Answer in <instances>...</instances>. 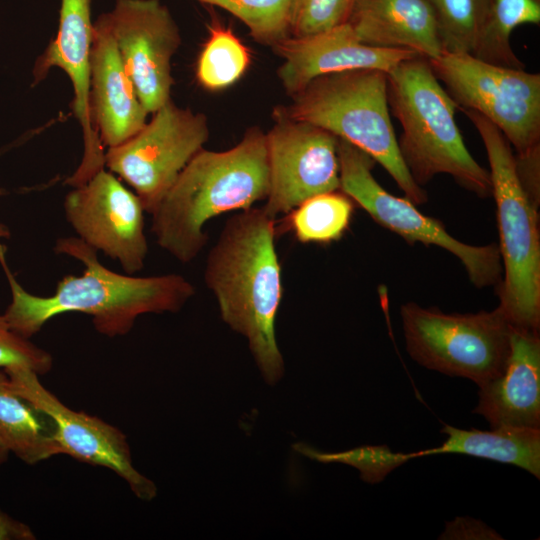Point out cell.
Returning <instances> with one entry per match:
<instances>
[{
  "label": "cell",
  "instance_id": "cell-1",
  "mask_svg": "<svg viewBox=\"0 0 540 540\" xmlns=\"http://www.w3.org/2000/svg\"><path fill=\"white\" fill-rule=\"evenodd\" d=\"M54 251L81 262L83 273L62 277L52 295L38 296L17 281L5 248L0 249V264L11 290L4 316L12 330L25 338L30 339L56 316L72 312L90 316L104 336H125L141 315L178 312L195 294L193 284L180 274L136 277L112 271L77 236L58 238Z\"/></svg>",
  "mask_w": 540,
  "mask_h": 540
},
{
  "label": "cell",
  "instance_id": "cell-2",
  "mask_svg": "<svg viewBox=\"0 0 540 540\" xmlns=\"http://www.w3.org/2000/svg\"><path fill=\"white\" fill-rule=\"evenodd\" d=\"M275 222L263 208L232 215L209 251L204 269L205 284L217 300L222 320L247 339L269 385L279 382L285 371L275 331L282 299Z\"/></svg>",
  "mask_w": 540,
  "mask_h": 540
},
{
  "label": "cell",
  "instance_id": "cell-3",
  "mask_svg": "<svg viewBox=\"0 0 540 540\" xmlns=\"http://www.w3.org/2000/svg\"><path fill=\"white\" fill-rule=\"evenodd\" d=\"M269 168L266 133L248 128L230 149H201L151 214L158 245L180 263L193 261L208 241L206 223L266 199Z\"/></svg>",
  "mask_w": 540,
  "mask_h": 540
},
{
  "label": "cell",
  "instance_id": "cell-4",
  "mask_svg": "<svg viewBox=\"0 0 540 540\" xmlns=\"http://www.w3.org/2000/svg\"><path fill=\"white\" fill-rule=\"evenodd\" d=\"M388 104L402 125L397 140L413 180L423 186L448 174L463 188L492 195L489 171L473 158L455 121L456 103L440 85L427 58L417 56L387 73Z\"/></svg>",
  "mask_w": 540,
  "mask_h": 540
},
{
  "label": "cell",
  "instance_id": "cell-5",
  "mask_svg": "<svg viewBox=\"0 0 540 540\" xmlns=\"http://www.w3.org/2000/svg\"><path fill=\"white\" fill-rule=\"evenodd\" d=\"M274 110L321 127L378 162L416 205L427 202L425 190L411 177L399 152L390 118L387 73L356 69L319 76Z\"/></svg>",
  "mask_w": 540,
  "mask_h": 540
},
{
  "label": "cell",
  "instance_id": "cell-6",
  "mask_svg": "<svg viewBox=\"0 0 540 540\" xmlns=\"http://www.w3.org/2000/svg\"><path fill=\"white\" fill-rule=\"evenodd\" d=\"M462 111L477 129L489 161L502 263V278L496 286L498 307L512 326L539 331V203L523 186L512 146L503 133L479 113Z\"/></svg>",
  "mask_w": 540,
  "mask_h": 540
},
{
  "label": "cell",
  "instance_id": "cell-7",
  "mask_svg": "<svg viewBox=\"0 0 540 540\" xmlns=\"http://www.w3.org/2000/svg\"><path fill=\"white\" fill-rule=\"evenodd\" d=\"M406 349L421 366L479 387L498 377L511 350L512 325L502 310L444 313L406 302L400 308Z\"/></svg>",
  "mask_w": 540,
  "mask_h": 540
},
{
  "label": "cell",
  "instance_id": "cell-8",
  "mask_svg": "<svg viewBox=\"0 0 540 540\" xmlns=\"http://www.w3.org/2000/svg\"><path fill=\"white\" fill-rule=\"evenodd\" d=\"M458 108L492 122L516 151L540 157V75L482 61L468 52H443L428 60Z\"/></svg>",
  "mask_w": 540,
  "mask_h": 540
},
{
  "label": "cell",
  "instance_id": "cell-9",
  "mask_svg": "<svg viewBox=\"0 0 540 540\" xmlns=\"http://www.w3.org/2000/svg\"><path fill=\"white\" fill-rule=\"evenodd\" d=\"M340 190L379 225L407 243L435 245L457 257L477 288L497 286L502 278L498 245L474 246L451 236L443 223L420 212L409 199L387 192L373 177L375 161L364 151L338 138Z\"/></svg>",
  "mask_w": 540,
  "mask_h": 540
},
{
  "label": "cell",
  "instance_id": "cell-10",
  "mask_svg": "<svg viewBox=\"0 0 540 540\" xmlns=\"http://www.w3.org/2000/svg\"><path fill=\"white\" fill-rule=\"evenodd\" d=\"M122 144L105 152V167L125 181L152 214L209 138L207 116L171 99Z\"/></svg>",
  "mask_w": 540,
  "mask_h": 540
},
{
  "label": "cell",
  "instance_id": "cell-11",
  "mask_svg": "<svg viewBox=\"0 0 540 540\" xmlns=\"http://www.w3.org/2000/svg\"><path fill=\"white\" fill-rule=\"evenodd\" d=\"M266 133L269 190L263 210L288 214L315 195L340 190L338 137L273 111Z\"/></svg>",
  "mask_w": 540,
  "mask_h": 540
},
{
  "label": "cell",
  "instance_id": "cell-12",
  "mask_svg": "<svg viewBox=\"0 0 540 540\" xmlns=\"http://www.w3.org/2000/svg\"><path fill=\"white\" fill-rule=\"evenodd\" d=\"M4 371L14 391L52 421L60 455L111 470L140 500L151 501L157 496L155 483L135 468L126 435L120 429L65 405L41 383L36 372L24 367Z\"/></svg>",
  "mask_w": 540,
  "mask_h": 540
},
{
  "label": "cell",
  "instance_id": "cell-13",
  "mask_svg": "<svg viewBox=\"0 0 540 540\" xmlns=\"http://www.w3.org/2000/svg\"><path fill=\"white\" fill-rule=\"evenodd\" d=\"M65 217L84 243L117 261L126 274L143 269L148 254L143 205L105 167L64 199Z\"/></svg>",
  "mask_w": 540,
  "mask_h": 540
},
{
  "label": "cell",
  "instance_id": "cell-14",
  "mask_svg": "<svg viewBox=\"0 0 540 540\" xmlns=\"http://www.w3.org/2000/svg\"><path fill=\"white\" fill-rule=\"evenodd\" d=\"M104 15L141 103L155 112L171 99V60L182 41L178 25L160 0H115Z\"/></svg>",
  "mask_w": 540,
  "mask_h": 540
},
{
  "label": "cell",
  "instance_id": "cell-15",
  "mask_svg": "<svg viewBox=\"0 0 540 540\" xmlns=\"http://www.w3.org/2000/svg\"><path fill=\"white\" fill-rule=\"evenodd\" d=\"M92 37L91 0H61L56 36L33 68V84L41 82L51 69L59 68L73 87L72 109L82 129L84 152L78 168L66 181L72 187L83 184L105 167L104 146L89 106Z\"/></svg>",
  "mask_w": 540,
  "mask_h": 540
},
{
  "label": "cell",
  "instance_id": "cell-16",
  "mask_svg": "<svg viewBox=\"0 0 540 540\" xmlns=\"http://www.w3.org/2000/svg\"><path fill=\"white\" fill-rule=\"evenodd\" d=\"M272 50L283 59L277 75L290 96L328 73L356 69L388 73L399 63L420 56L407 49L367 46L357 39L348 23L313 35L289 36Z\"/></svg>",
  "mask_w": 540,
  "mask_h": 540
},
{
  "label": "cell",
  "instance_id": "cell-17",
  "mask_svg": "<svg viewBox=\"0 0 540 540\" xmlns=\"http://www.w3.org/2000/svg\"><path fill=\"white\" fill-rule=\"evenodd\" d=\"M89 106L103 146H118L140 131L149 112L141 103L102 13L93 22Z\"/></svg>",
  "mask_w": 540,
  "mask_h": 540
},
{
  "label": "cell",
  "instance_id": "cell-18",
  "mask_svg": "<svg viewBox=\"0 0 540 540\" xmlns=\"http://www.w3.org/2000/svg\"><path fill=\"white\" fill-rule=\"evenodd\" d=\"M473 413L491 428H540L539 331L512 326L511 350L502 373L479 387Z\"/></svg>",
  "mask_w": 540,
  "mask_h": 540
},
{
  "label": "cell",
  "instance_id": "cell-19",
  "mask_svg": "<svg viewBox=\"0 0 540 540\" xmlns=\"http://www.w3.org/2000/svg\"><path fill=\"white\" fill-rule=\"evenodd\" d=\"M347 23L367 46L407 49L428 60L444 52L428 0H358Z\"/></svg>",
  "mask_w": 540,
  "mask_h": 540
},
{
  "label": "cell",
  "instance_id": "cell-20",
  "mask_svg": "<svg viewBox=\"0 0 540 540\" xmlns=\"http://www.w3.org/2000/svg\"><path fill=\"white\" fill-rule=\"evenodd\" d=\"M447 439L438 447L406 453V459L457 453L515 465L540 478V428L501 426L490 431L444 425Z\"/></svg>",
  "mask_w": 540,
  "mask_h": 540
},
{
  "label": "cell",
  "instance_id": "cell-21",
  "mask_svg": "<svg viewBox=\"0 0 540 540\" xmlns=\"http://www.w3.org/2000/svg\"><path fill=\"white\" fill-rule=\"evenodd\" d=\"M53 431L49 417L19 396L0 369V440L9 453L29 465L60 455Z\"/></svg>",
  "mask_w": 540,
  "mask_h": 540
},
{
  "label": "cell",
  "instance_id": "cell-22",
  "mask_svg": "<svg viewBox=\"0 0 540 540\" xmlns=\"http://www.w3.org/2000/svg\"><path fill=\"white\" fill-rule=\"evenodd\" d=\"M539 23L540 0H489L471 54L498 66L524 68L512 49L510 38L518 26Z\"/></svg>",
  "mask_w": 540,
  "mask_h": 540
},
{
  "label": "cell",
  "instance_id": "cell-23",
  "mask_svg": "<svg viewBox=\"0 0 540 540\" xmlns=\"http://www.w3.org/2000/svg\"><path fill=\"white\" fill-rule=\"evenodd\" d=\"M355 203L339 190L321 193L289 212L288 225L301 243L327 244L349 228Z\"/></svg>",
  "mask_w": 540,
  "mask_h": 540
},
{
  "label": "cell",
  "instance_id": "cell-24",
  "mask_svg": "<svg viewBox=\"0 0 540 540\" xmlns=\"http://www.w3.org/2000/svg\"><path fill=\"white\" fill-rule=\"evenodd\" d=\"M209 37L196 66L198 82L206 89L220 90L235 83L247 70L251 56L231 27L213 19Z\"/></svg>",
  "mask_w": 540,
  "mask_h": 540
},
{
  "label": "cell",
  "instance_id": "cell-25",
  "mask_svg": "<svg viewBox=\"0 0 540 540\" xmlns=\"http://www.w3.org/2000/svg\"><path fill=\"white\" fill-rule=\"evenodd\" d=\"M217 6L242 21L251 37L259 44L270 46L290 36L289 10L291 0H196Z\"/></svg>",
  "mask_w": 540,
  "mask_h": 540
},
{
  "label": "cell",
  "instance_id": "cell-26",
  "mask_svg": "<svg viewBox=\"0 0 540 540\" xmlns=\"http://www.w3.org/2000/svg\"><path fill=\"white\" fill-rule=\"evenodd\" d=\"M438 22L444 52L471 53L489 0H428Z\"/></svg>",
  "mask_w": 540,
  "mask_h": 540
},
{
  "label": "cell",
  "instance_id": "cell-27",
  "mask_svg": "<svg viewBox=\"0 0 540 540\" xmlns=\"http://www.w3.org/2000/svg\"><path fill=\"white\" fill-rule=\"evenodd\" d=\"M358 0H291L290 36L303 37L348 22Z\"/></svg>",
  "mask_w": 540,
  "mask_h": 540
},
{
  "label": "cell",
  "instance_id": "cell-28",
  "mask_svg": "<svg viewBox=\"0 0 540 540\" xmlns=\"http://www.w3.org/2000/svg\"><path fill=\"white\" fill-rule=\"evenodd\" d=\"M52 366V355L12 330L0 313V369L24 367L44 375Z\"/></svg>",
  "mask_w": 540,
  "mask_h": 540
},
{
  "label": "cell",
  "instance_id": "cell-29",
  "mask_svg": "<svg viewBox=\"0 0 540 540\" xmlns=\"http://www.w3.org/2000/svg\"><path fill=\"white\" fill-rule=\"evenodd\" d=\"M441 539H502L491 528L474 519L457 518L446 524Z\"/></svg>",
  "mask_w": 540,
  "mask_h": 540
},
{
  "label": "cell",
  "instance_id": "cell-30",
  "mask_svg": "<svg viewBox=\"0 0 540 540\" xmlns=\"http://www.w3.org/2000/svg\"><path fill=\"white\" fill-rule=\"evenodd\" d=\"M31 530L0 511V539H34Z\"/></svg>",
  "mask_w": 540,
  "mask_h": 540
},
{
  "label": "cell",
  "instance_id": "cell-31",
  "mask_svg": "<svg viewBox=\"0 0 540 540\" xmlns=\"http://www.w3.org/2000/svg\"><path fill=\"white\" fill-rule=\"evenodd\" d=\"M9 454V451L7 450L3 442L0 440V466L7 461Z\"/></svg>",
  "mask_w": 540,
  "mask_h": 540
},
{
  "label": "cell",
  "instance_id": "cell-32",
  "mask_svg": "<svg viewBox=\"0 0 540 540\" xmlns=\"http://www.w3.org/2000/svg\"><path fill=\"white\" fill-rule=\"evenodd\" d=\"M9 236H10L9 228L5 224L0 223V244H2L1 239L8 238Z\"/></svg>",
  "mask_w": 540,
  "mask_h": 540
},
{
  "label": "cell",
  "instance_id": "cell-33",
  "mask_svg": "<svg viewBox=\"0 0 540 540\" xmlns=\"http://www.w3.org/2000/svg\"><path fill=\"white\" fill-rule=\"evenodd\" d=\"M0 155H1V151H0ZM6 193L7 192L5 189L0 188V196L5 195Z\"/></svg>",
  "mask_w": 540,
  "mask_h": 540
}]
</instances>
